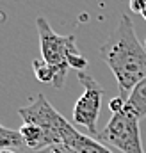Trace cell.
Returning a JSON list of instances; mask_svg holds the SVG:
<instances>
[{
    "instance_id": "6da1fadb",
    "label": "cell",
    "mask_w": 146,
    "mask_h": 153,
    "mask_svg": "<svg viewBox=\"0 0 146 153\" xmlns=\"http://www.w3.org/2000/svg\"><path fill=\"white\" fill-rule=\"evenodd\" d=\"M100 57L110 68L123 98H128L130 91L146 78V48L139 43L128 14L119 16L116 29L100 48Z\"/></svg>"
},
{
    "instance_id": "7a4b0ae2",
    "label": "cell",
    "mask_w": 146,
    "mask_h": 153,
    "mask_svg": "<svg viewBox=\"0 0 146 153\" xmlns=\"http://www.w3.org/2000/svg\"><path fill=\"white\" fill-rule=\"evenodd\" d=\"M36 27L37 34H39V50H41V59L50 64L55 71V82H54V89H63L64 80L68 75L70 64H68V57L78 52L77 48V41L75 36H61L57 34L48 20L45 16H37L36 18Z\"/></svg>"
},
{
    "instance_id": "3957f363",
    "label": "cell",
    "mask_w": 146,
    "mask_h": 153,
    "mask_svg": "<svg viewBox=\"0 0 146 153\" xmlns=\"http://www.w3.org/2000/svg\"><path fill=\"white\" fill-rule=\"evenodd\" d=\"M139 117L128 109H123L118 114H112L105 128L98 134V141L107 148L112 146L123 153H145L141 143Z\"/></svg>"
},
{
    "instance_id": "277c9868",
    "label": "cell",
    "mask_w": 146,
    "mask_h": 153,
    "mask_svg": "<svg viewBox=\"0 0 146 153\" xmlns=\"http://www.w3.org/2000/svg\"><path fill=\"white\" fill-rule=\"evenodd\" d=\"M78 82L84 87L82 96L75 102L73 107V123L78 126H84L91 137H98V130H96V121L100 116L102 109V98H104V87L95 80V76H91L86 71H78Z\"/></svg>"
},
{
    "instance_id": "5b68a950",
    "label": "cell",
    "mask_w": 146,
    "mask_h": 153,
    "mask_svg": "<svg viewBox=\"0 0 146 153\" xmlns=\"http://www.w3.org/2000/svg\"><path fill=\"white\" fill-rule=\"evenodd\" d=\"M18 114L23 119V123L36 125L39 128H43L45 132H48L50 135H54V137L57 139V143L61 144L57 132H59V126H61V123L64 121V117H63L61 112H57V111L50 105V102L46 100L45 94L39 93L36 96V100H34L31 105L20 107V109H18Z\"/></svg>"
},
{
    "instance_id": "8992f818",
    "label": "cell",
    "mask_w": 146,
    "mask_h": 153,
    "mask_svg": "<svg viewBox=\"0 0 146 153\" xmlns=\"http://www.w3.org/2000/svg\"><path fill=\"white\" fill-rule=\"evenodd\" d=\"M57 135H59L61 144L72 148L73 152L77 153H112L98 139H95L91 135H86V134H80L78 130H75V126L66 119L61 123Z\"/></svg>"
},
{
    "instance_id": "52a82bcc",
    "label": "cell",
    "mask_w": 146,
    "mask_h": 153,
    "mask_svg": "<svg viewBox=\"0 0 146 153\" xmlns=\"http://www.w3.org/2000/svg\"><path fill=\"white\" fill-rule=\"evenodd\" d=\"M23 143H25V148L31 150V152H43V150H48L57 143V139L54 135H50L48 132H45L43 128H39L36 125H29V123H23L20 128H18Z\"/></svg>"
},
{
    "instance_id": "ba28073f",
    "label": "cell",
    "mask_w": 146,
    "mask_h": 153,
    "mask_svg": "<svg viewBox=\"0 0 146 153\" xmlns=\"http://www.w3.org/2000/svg\"><path fill=\"white\" fill-rule=\"evenodd\" d=\"M125 109H128L134 116H137L139 119L146 117V78L141 80L128 94L127 98V105Z\"/></svg>"
},
{
    "instance_id": "9c48e42d",
    "label": "cell",
    "mask_w": 146,
    "mask_h": 153,
    "mask_svg": "<svg viewBox=\"0 0 146 153\" xmlns=\"http://www.w3.org/2000/svg\"><path fill=\"white\" fill-rule=\"evenodd\" d=\"M2 150H25V143L18 130H11L0 125V152Z\"/></svg>"
},
{
    "instance_id": "30bf717a",
    "label": "cell",
    "mask_w": 146,
    "mask_h": 153,
    "mask_svg": "<svg viewBox=\"0 0 146 153\" xmlns=\"http://www.w3.org/2000/svg\"><path fill=\"white\" fill-rule=\"evenodd\" d=\"M32 71H34V75L39 82H43V84H52L54 85V82H55V71H54V68L50 66V64H46L43 59H34L32 61Z\"/></svg>"
},
{
    "instance_id": "8fae6325",
    "label": "cell",
    "mask_w": 146,
    "mask_h": 153,
    "mask_svg": "<svg viewBox=\"0 0 146 153\" xmlns=\"http://www.w3.org/2000/svg\"><path fill=\"white\" fill-rule=\"evenodd\" d=\"M68 64H70V68H75L77 71H86V68H87V59H86L80 52H75V53H72V55L68 57Z\"/></svg>"
},
{
    "instance_id": "7c38bea8",
    "label": "cell",
    "mask_w": 146,
    "mask_h": 153,
    "mask_svg": "<svg viewBox=\"0 0 146 153\" xmlns=\"http://www.w3.org/2000/svg\"><path fill=\"white\" fill-rule=\"evenodd\" d=\"M125 105H127V98H123V96H114L109 102V109H110L112 114L121 112V111L125 109Z\"/></svg>"
},
{
    "instance_id": "4fadbf2b",
    "label": "cell",
    "mask_w": 146,
    "mask_h": 153,
    "mask_svg": "<svg viewBox=\"0 0 146 153\" xmlns=\"http://www.w3.org/2000/svg\"><path fill=\"white\" fill-rule=\"evenodd\" d=\"M57 146H59V150H61V153H77V152H73L72 148L64 146V144H57Z\"/></svg>"
},
{
    "instance_id": "5bb4252c",
    "label": "cell",
    "mask_w": 146,
    "mask_h": 153,
    "mask_svg": "<svg viewBox=\"0 0 146 153\" xmlns=\"http://www.w3.org/2000/svg\"><path fill=\"white\" fill-rule=\"evenodd\" d=\"M20 153H50V148H48V150H43V152H31V150H27V152H25V150H22Z\"/></svg>"
},
{
    "instance_id": "9a60e30c",
    "label": "cell",
    "mask_w": 146,
    "mask_h": 153,
    "mask_svg": "<svg viewBox=\"0 0 146 153\" xmlns=\"http://www.w3.org/2000/svg\"><path fill=\"white\" fill-rule=\"evenodd\" d=\"M50 153H61L59 146H57V144H55V146H52V148H50Z\"/></svg>"
},
{
    "instance_id": "2e32d148",
    "label": "cell",
    "mask_w": 146,
    "mask_h": 153,
    "mask_svg": "<svg viewBox=\"0 0 146 153\" xmlns=\"http://www.w3.org/2000/svg\"><path fill=\"white\" fill-rule=\"evenodd\" d=\"M0 153H20L18 150H2Z\"/></svg>"
},
{
    "instance_id": "e0dca14e",
    "label": "cell",
    "mask_w": 146,
    "mask_h": 153,
    "mask_svg": "<svg viewBox=\"0 0 146 153\" xmlns=\"http://www.w3.org/2000/svg\"><path fill=\"white\" fill-rule=\"evenodd\" d=\"M145 48H146V43H145Z\"/></svg>"
}]
</instances>
